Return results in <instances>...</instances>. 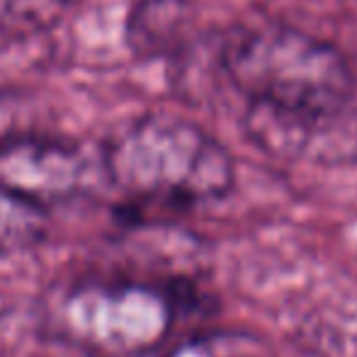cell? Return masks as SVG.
<instances>
[{"mask_svg": "<svg viewBox=\"0 0 357 357\" xmlns=\"http://www.w3.org/2000/svg\"><path fill=\"white\" fill-rule=\"evenodd\" d=\"M195 301V284L114 265L56 287L44 309L54 333L73 348L95 357H139L158 348Z\"/></svg>", "mask_w": 357, "mask_h": 357, "instance_id": "cell-1", "label": "cell"}, {"mask_svg": "<svg viewBox=\"0 0 357 357\" xmlns=\"http://www.w3.org/2000/svg\"><path fill=\"white\" fill-rule=\"evenodd\" d=\"M224 68L245 98L284 122L333 119L355 93L353 68L333 44L282 24L236 32L224 44Z\"/></svg>", "mask_w": 357, "mask_h": 357, "instance_id": "cell-2", "label": "cell"}, {"mask_svg": "<svg viewBox=\"0 0 357 357\" xmlns=\"http://www.w3.org/2000/svg\"><path fill=\"white\" fill-rule=\"evenodd\" d=\"M102 168L132 212L197 207L234 188V160L224 146L170 114H149L124 127L109 139Z\"/></svg>", "mask_w": 357, "mask_h": 357, "instance_id": "cell-3", "label": "cell"}, {"mask_svg": "<svg viewBox=\"0 0 357 357\" xmlns=\"http://www.w3.org/2000/svg\"><path fill=\"white\" fill-rule=\"evenodd\" d=\"M93 160L71 139L34 132L0 146V188L49 209L90 188Z\"/></svg>", "mask_w": 357, "mask_h": 357, "instance_id": "cell-4", "label": "cell"}, {"mask_svg": "<svg viewBox=\"0 0 357 357\" xmlns=\"http://www.w3.org/2000/svg\"><path fill=\"white\" fill-rule=\"evenodd\" d=\"M188 20V0H142L127 22L129 49L139 56H155L178 39Z\"/></svg>", "mask_w": 357, "mask_h": 357, "instance_id": "cell-5", "label": "cell"}, {"mask_svg": "<svg viewBox=\"0 0 357 357\" xmlns=\"http://www.w3.org/2000/svg\"><path fill=\"white\" fill-rule=\"evenodd\" d=\"M71 0H0V52L49 32Z\"/></svg>", "mask_w": 357, "mask_h": 357, "instance_id": "cell-6", "label": "cell"}, {"mask_svg": "<svg viewBox=\"0 0 357 357\" xmlns=\"http://www.w3.org/2000/svg\"><path fill=\"white\" fill-rule=\"evenodd\" d=\"M47 234V209L0 188V253L37 245Z\"/></svg>", "mask_w": 357, "mask_h": 357, "instance_id": "cell-7", "label": "cell"}, {"mask_svg": "<svg viewBox=\"0 0 357 357\" xmlns=\"http://www.w3.org/2000/svg\"><path fill=\"white\" fill-rule=\"evenodd\" d=\"M165 357H278L263 338L245 331H207L190 335Z\"/></svg>", "mask_w": 357, "mask_h": 357, "instance_id": "cell-8", "label": "cell"}, {"mask_svg": "<svg viewBox=\"0 0 357 357\" xmlns=\"http://www.w3.org/2000/svg\"><path fill=\"white\" fill-rule=\"evenodd\" d=\"M34 132H47L34 98L13 88H0V146Z\"/></svg>", "mask_w": 357, "mask_h": 357, "instance_id": "cell-9", "label": "cell"}]
</instances>
